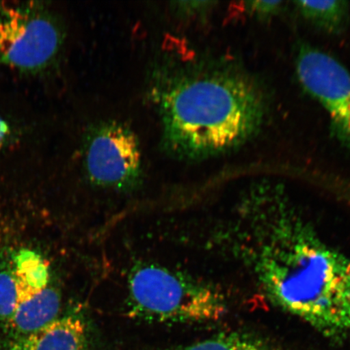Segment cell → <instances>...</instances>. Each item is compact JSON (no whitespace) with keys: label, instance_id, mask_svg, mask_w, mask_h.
<instances>
[{"label":"cell","instance_id":"obj_5","mask_svg":"<svg viewBox=\"0 0 350 350\" xmlns=\"http://www.w3.org/2000/svg\"><path fill=\"white\" fill-rule=\"evenodd\" d=\"M85 167L94 185L128 190L141 178L142 159L137 135L118 122L94 126L85 142Z\"/></svg>","mask_w":350,"mask_h":350},{"label":"cell","instance_id":"obj_14","mask_svg":"<svg viewBox=\"0 0 350 350\" xmlns=\"http://www.w3.org/2000/svg\"><path fill=\"white\" fill-rule=\"evenodd\" d=\"M12 133L11 126L5 119L0 116V150L5 146Z\"/></svg>","mask_w":350,"mask_h":350},{"label":"cell","instance_id":"obj_7","mask_svg":"<svg viewBox=\"0 0 350 350\" xmlns=\"http://www.w3.org/2000/svg\"><path fill=\"white\" fill-rule=\"evenodd\" d=\"M16 305L7 331L23 339L58 319L61 297L50 284L49 269L38 254L24 252L14 264Z\"/></svg>","mask_w":350,"mask_h":350},{"label":"cell","instance_id":"obj_4","mask_svg":"<svg viewBox=\"0 0 350 350\" xmlns=\"http://www.w3.org/2000/svg\"><path fill=\"white\" fill-rule=\"evenodd\" d=\"M62 41L58 21L41 3H0V65L39 71L55 58Z\"/></svg>","mask_w":350,"mask_h":350},{"label":"cell","instance_id":"obj_11","mask_svg":"<svg viewBox=\"0 0 350 350\" xmlns=\"http://www.w3.org/2000/svg\"><path fill=\"white\" fill-rule=\"evenodd\" d=\"M16 279L14 265L0 266V323L8 328L16 305Z\"/></svg>","mask_w":350,"mask_h":350},{"label":"cell","instance_id":"obj_6","mask_svg":"<svg viewBox=\"0 0 350 350\" xmlns=\"http://www.w3.org/2000/svg\"><path fill=\"white\" fill-rule=\"evenodd\" d=\"M304 90L325 108L339 141L350 148V74L334 57L301 45L295 60Z\"/></svg>","mask_w":350,"mask_h":350},{"label":"cell","instance_id":"obj_16","mask_svg":"<svg viewBox=\"0 0 350 350\" xmlns=\"http://www.w3.org/2000/svg\"><path fill=\"white\" fill-rule=\"evenodd\" d=\"M347 200L349 201H350V189L347 191Z\"/></svg>","mask_w":350,"mask_h":350},{"label":"cell","instance_id":"obj_2","mask_svg":"<svg viewBox=\"0 0 350 350\" xmlns=\"http://www.w3.org/2000/svg\"><path fill=\"white\" fill-rule=\"evenodd\" d=\"M163 146L183 160L224 154L256 137L269 111L266 92L239 65L204 63L156 91Z\"/></svg>","mask_w":350,"mask_h":350},{"label":"cell","instance_id":"obj_9","mask_svg":"<svg viewBox=\"0 0 350 350\" xmlns=\"http://www.w3.org/2000/svg\"><path fill=\"white\" fill-rule=\"evenodd\" d=\"M297 13L317 28L328 33L342 32L347 25L349 8L345 1H296Z\"/></svg>","mask_w":350,"mask_h":350},{"label":"cell","instance_id":"obj_12","mask_svg":"<svg viewBox=\"0 0 350 350\" xmlns=\"http://www.w3.org/2000/svg\"><path fill=\"white\" fill-rule=\"evenodd\" d=\"M245 10L253 17L260 20H268L281 12L282 1H248L245 2Z\"/></svg>","mask_w":350,"mask_h":350},{"label":"cell","instance_id":"obj_1","mask_svg":"<svg viewBox=\"0 0 350 350\" xmlns=\"http://www.w3.org/2000/svg\"><path fill=\"white\" fill-rule=\"evenodd\" d=\"M232 249L269 303L334 340L350 336V259L322 238L278 185L242 197Z\"/></svg>","mask_w":350,"mask_h":350},{"label":"cell","instance_id":"obj_3","mask_svg":"<svg viewBox=\"0 0 350 350\" xmlns=\"http://www.w3.org/2000/svg\"><path fill=\"white\" fill-rule=\"evenodd\" d=\"M226 305L216 288L163 266L142 264L129 274L131 318L165 325L215 321L224 316Z\"/></svg>","mask_w":350,"mask_h":350},{"label":"cell","instance_id":"obj_15","mask_svg":"<svg viewBox=\"0 0 350 350\" xmlns=\"http://www.w3.org/2000/svg\"><path fill=\"white\" fill-rule=\"evenodd\" d=\"M0 350H26L23 340L13 339L10 343L4 345Z\"/></svg>","mask_w":350,"mask_h":350},{"label":"cell","instance_id":"obj_10","mask_svg":"<svg viewBox=\"0 0 350 350\" xmlns=\"http://www.w3.org/2000/svg\"><path fill=\"white\" fill-rule=\"evenodd\" d=\"M165 350H279L265 340L243 332H223L188 345Z\"/></svg>","mask_w":350,"mask_h":350},{"label":"cell","instance_id":"obj_8","mask_svg":"<svg viewBox=\"0 0 350 350\" xmlns=\"http://www.w3.org/2000/svg\"><path fill=\"white\" fill-rule=\"evenodd\" d=\"M88 338L85 321L68 314L22 340L26 350H90Z\"/></svg>","mask_w":350,"mask_h":350},{"label":"cell","instance_id":"obj_13","mask_svg":"<svg viewBox=\"0 0 350 350\" xmlns=\"http://www.w3.org/2000/svg\"><path fill=\"white\" fill-rule=\"evenodd\" d=\"M176 6L178 12L186 13V14H196V13L206 12L212 8L214 2L209 1H192L178 2Z\"/></svg>","mask_w":350,"mask_h":350}]
</instances>
